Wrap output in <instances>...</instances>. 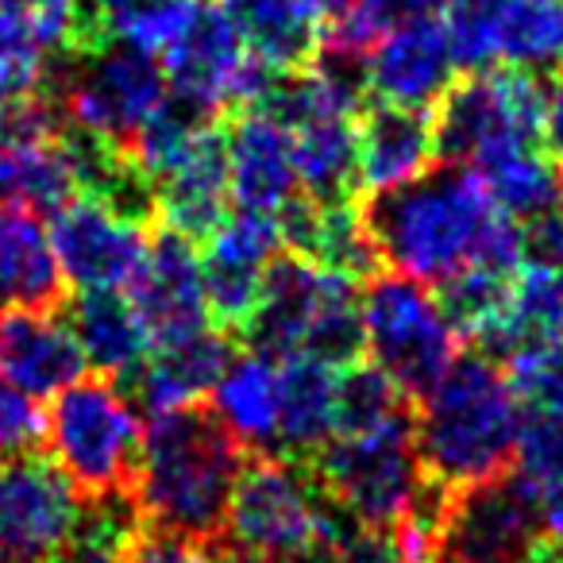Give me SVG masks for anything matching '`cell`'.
<instances>
[{
	"mask_svg": "<svg viewBox=\"0 0 563 563\" xmlns=\"http://www.w3.org/2000/svg\"><path fill=\"white\" fill-rule=\"evenodd\" d=\"M363 224L378 263L421 286H444L467 266L517 274L525 263L521 224L494 205L490 189L467 166L444 163L398 189L371 194Z\"/></svg>",
	"mask_w": 563,
	"mask_h": 563,
	"instance_id": "1",
	"label": "cell"
},
{
	"mask_svg": "<svg viewBox=\"0 0 563 563\" xmlns=\"http://www.w3.org/2000/svg\"><path fill=\"white\" fill-rule=\"evenodd\" d=\"M247 452L205 406L155 413L143 424L132 494L143 525L189 544H209L224 529Z\"/></svg>",
	"mask_w": 563,
	"mask_h": 563,
	"instance_id": "2",
	"label": "cell"
},
{
	"mask_svg": "<svg viewBox=\"0 0 563 563\" xmlns=\"http://www.w3.org/2000/svg\"><path fill=\"white\" fill-rule=\"evenodd\" d=\"M521 401L498 360L455 355L413 417L424 475L444 490L494 483L514 467Z\"/></svg>",
	"mask_w": 563,
	"mask_h": 563,
	"instance_id": "3",
	"label": "cell"
},
{
	"mask_svg": "<svg viewBox=\"0 0 563 563\" xmlns=\"http://www.w3.org/2000/svg\"><path fill=\"white\" fill-rule=\"evenodd\" d=\"M240 336H247L251 352L271 360L317 355L332 367H347L363 355L355 282L309 255H278Z\"/></svg>",
	"mask_w": 563,
	"mask_h": 563,
	"instance_id": "4",
	"label": "cell"
},
{
	"mask_svg": "<svg viewBox=\"0 0 563 563\" xmlns=\"http://www.w3.org/2000/svg\"><path fill=\"white\" fill-rule=\"evenodd\" d=\"M313 478L347 521L383 532L398 529L432 486L409 406L367 429L336 432L313 455Z\"/></svg>",
	"mask_w": 563,
	"mask_h": 563,
	"instance_id": "5",
	"label": "cell"
},
{
	"mask_svg": "<svg viewBox=\"0 0 563 563\" xmlns=\"http://www.w3.org/2000/svg\"><path fill=\"white\" fill-rule=\"evenodd\" d=\"M43 437L55 455V467L86 498L132 486L143 421L117 378L81 375L63 394H55Z\"/></svg>",
	"mask_w": 563,
	"mask_h": 563,
	"instance_id": "6",
	"label": "cell"
},
{
	"mask_svg": "<svg viewBox=\"0 0 563 563\" xmlns=\"http://www.w3.org/2000/svg\"><path fill=\"white\" fill-rule=\"evenodd\" d=\"M363 352L406 398H424L460 355L440 298L406 274H371L360 294Z\"/></svg>",
	"mask_w": 563,
	"mask_h": 563,
	"instance_id": "7",
	"label": "cell"
},
{
	"mask_svg": "<svg viewBox=\"0 0 563 563\" xmlns=\"http://www.w3.org/2000/svg\"><path fill=\"white\" fill-rule=\"evenodd\" d=\"M70 132L124 147L170 97L163 63L120 43H97L78 51L74 63L47 81Z\"/></svg>",
	"mask_w": 563,
	"mask_h": 563,
	"instance_id": "8",
	"label": "cell"
},
{
	"mask_svg": "<svg viewBox=\"0 0 563 563\" xmlns=\"http://www.w3.org/2000/svg\"><path fill=\"white\" fill-rule=\"evenodd\" d=\"M540 117H544V86L537 81V74H467L437 104V117H432L437 158L478 174L501 155L537 147Z\"/></svg>",
	"mask_w": 563,
	"mask_h": 563,
	"instance_id": "9",
	"label": "cell"
},
{
	"mask_svg": "<svg viewBox=\"0 0 563 563\" xmlns=\"http://www.w3.org/2000/svg\"><path fill=\"white\" fill-rule=\"evenodd\" d=\"M166 86L174 97L217 117L224 109H258L278 74L251 55L224 4L201 0L194 24L163 58Z\"/></svg>",
	"mask_w": 563,
	"mask_h": 563,
	"instance_id": "10",
	"label": "cell"
},
{
	"mask_svg": "<svg viewBox=\"0 0 563 563\" xmlns=\"http://www.w3.org/2000/svg\"><path fill=\"white\" fill-rule=\"evenodd\" d=\"M537 544V498L514 475L448 494L437 563H525Z\"/></svg>",
	"mask_w": 563,
	"mask_h": 563,
	"instance_id": "11",
	"label": "cell"
},
{
	"mask_svg": "<svg viewBox=\"0 0 563 563\" xmlns=\"http://www.w3.org/2000/svg\"><path fill=\"white\" fill-rule=\"evenodd\" d=\"M51 247L63 266V278L78 290H117L124 294L140 274L151 247L147 224L120 217L97 197L81 194L58 209L47 224Z\"/></svg>",
	"mask_w": 563,
	"mask_h": 563,
	"instance_id": "12",
	"label": "cell"
},
{
	"mask_svg": "<svg viewBox=\"0 0 563 563\" xmlns=\"http://www.w3.org/2000/svg\"><path fill=\"white\" fill-rule=\"evenodd\" d=\"M78 506L70 478L47 460H0V563H55Z\"/></svg>",
	"mask_w": 563,
	"mask_h": 563,
	"instance_id": "13",
	"label": "cell"
},
{
	"mask_svg": "<svg viewBox=\"0 0 563 563\" xmlns=\"http://www.w3.org/2000/svg\"><path fill=\"white\" fill-rule=\"evenodd\" d=\"M282 228L263 212H228L209 235L201 255L205 301L224 332H243L251 321L271 263L282 255Z\"/></svg>",
	"mask_w": 563,
	"mask_h": 563,
	"instance_id": "14",
	"label": "cell"
},
{
	"mask_svg": "<svg viewBox=\"0 0 563 563\" xmlns=\"http://www.w3.org/2000/svg\"><path fill=\"white\" fill-rule=\"evenodd\" d=\"M128 301L140 313L151 347L181 344V340L209 332L212 313L205 301L201 255H197L194 240L170 232V228L151 235L147 258L128 286Z\"/></svg>",
	"mask_w": 563,
	"mask_h": 563,
	"instance_id": "15",
	"label": "cell"
},
{
	"mask_svg": "<svg viewBox=\"0 0 563 563\" xmlns=\"http://www.w3.org/2000/svg\"><path fill=\"white\" fill-rule=\"evenodd\" d=\"M363 81L378 104L432 112L455 86V58L437 16L394 24L363 58Z\"/></svg>",
	"mask_w": 563,
	"mask_h": 563,
	"instance_id": "16",
	"label": "cell"
},
{
	"mask_svg": "<svg viewBox=\"0 0 563 563\" xmlns=\"http://www.w3.org/2000/svg\"><path fill=\"white\" fill-rule=\"evenodd\" d=\"M228 194L243 212L278 217L301 197L290 128L266 109H243L224 132Z\"/></svg>",
	"mask_w": 563,
	"mask_h": 563,
	"instance_id": "17",
	"label": "cell"
},
{
	"mask_svg": "<svg viewBox=\"0 0 563 563\" xmlns=\"http://www.w3.org/2000/svg\"><path fill=\"white\" fill-rule=\"evenodd\" d=\"M86 375V355L58 313L0 317V378L27 398H55Z\"/></svg>",
	"mask_w": 563,
	"mask_h": 563,
	"instance_id": "18",
	"label": "cell"
},
{
	"mask_svg": "<svg viewBox=\"0 0 563 563\" xmlns=\"http://www.w3.org/2000/svg\"><path fill=\"white\" fill-rule=\"evenodd\" d=\"M63 301L66 278L51 247L47 220L32 209L0 205V317L58 313Z\"/></svg>",
	"mask_w": 563,
	"mask_h": 563,
	"instance_id": "19",
	"label": "cell"
},
{
	"mask_svg": "<svg viewBox=\"0 0 563 563\" xmlns=\"http://www.w3.org/2000/svg\"><path fill=\"white\" fill-rule=\"evenodd\" d=\"M228 205H232V194H228L224 132L212 124L155 181V212L163 217V228L197 243L228 217Z\"/></svg>",
	"mask_w": 563,
	"mask_h": 563,
	"instance_id": "20",
	"label": "cell"
},
{
	"mask_svg": "<svg viewBox=\"0 0 563 563\" xmlns=\"http://www.w3.org/2000/svg\"><path fill=\"white\" fill-rule=\"evenodd\" d=\"M232 360V340L224 329H209L201 336H189L181 344L151 347V355L140 363L128 383V398L147 417L170 413V409L197 406L201 394L212 390L220 371Z\"/></svg>",
	"mask_w": 563,
	"mask_h": 563,
	"instance_id": "21",
	"label": "cell"
},
{
	"mask_svg": "<svg viewBox=\"0 0 563 563\" xmlns=\"http://www.w3.org/2000/svg\"><path fill=\"white\" fill-rule=\"evenodd\" d=\"M355 155H360V189L367 194H383L421 178L437 163L432 112L394 109V104L363 109Z\"/></svg>",
	"mask_w": 563,
	"mask_h": 563,
	"instance_id": "22",
	"label": "cell"
},
{
	"mask_svg": "<svg viewBox=\"0 0 563 563\" xmlns=\"http://www.w3.org/2000/svg\"><path fill=\"white\" fill-rule=\"evenodd\" d=\"M340 371L317 355L278 360V444L282 460H313L336 437Z\"/></svg>",
	"mask_w": 563,
	"mask_h": 563,
	"instance_id": "23",
	"label": "cell"
},
{
	"mask_svg": "<svg viewBox=\"0 0 563 563\" xmlns=\"http://www.w3.org/2000/svg\"><path fill=\"white\" fill-rule=\"evenodd\" d=\"M212 417L235 437L243 452L274 455L278 444V360L240 352L212 383Z\"/></svg>",
	"mask_w": 563,
	"mask_h": 563,
	"instance_id": "24",
	"label": "cell"
},
{
	"mask_svg": "<svg viewBox=\"0 0 563 563\" xmlns=\"http://www.w3.org/2000/svg\"><path fill=\"white\" fill-rule=\"evenodd\" d=\"M66 324H70L86 363L104 378L128 383L151 355V340L140 313L117 290H81L70 301Z\"/></svg>",
	"mask_w": 563,
	"mask_h": 563,
	"instance_id": "25",
	"label": "cell"
},
{
	"mask_svg": "<svg viewBox=\"0 0 563 563\" xmlns=\"http://www.w3.org/2000/svg\"><path fill=\"white\" fill-rule=\"evenodd\" d=\"M355 132H360V117H309L290 124L301 197H309L313 205L355 201L360 194Z\"/></svg>",
	"mask_w": 563,
	"mask_h": 563,
	"instance_id": "26",
	"label": "cell"
},
{
	"mask_svg": "<svg viewBox=\"0 0 563 563\" xmlns=\"http://www.w3.org/2000/svg\"><path fill=\"white\" fill-rule=\"evenodd\" d=\"M235 27L258 63L274 74L309 66L321 47V12L317 0H228Z\"/></svg>",
	"mask_w": 563,
	"mask_h": 563,
	"instance_id": "27",
	"label": "cell"
},
{
	"mask_svg": "<svg viewBox=\"0 0 563 563\" xmlns=\"http://www.w3.org/2000/svg\"><path fill=\"white\" fill-rule=\"evenodd\" d=\"M74 197H81V181L66 135L0 143V205L55 217Z\"/></svg>",
	"mask_w": 563,
	"mask_h": 563,
	"instance_id": "28",
	"label": "cell"
},
{
	"mask_svg": "<svg viewBox=\"0 0 563 563\" xmlns=\"http://www.w3.org/2000/svg\"><path fill=\"white\" fill-rule=\"evenodd\" d=\"M201 0H86V47L120 43L163 58L194 24Z\"/></svg>",
	"mask_w": 563,
	"mask_h": 563,
	"instance_id": "29",
	"label": "cell"
},
{
	"mask_svg": "<svg viewBox=\"0 0 563 563\" xmlns=\"http://www.w3.org/2000/svg\"><path fill=\"white\" fill-rule=\"evenodd\" d=\"M478 178L490 189L494 205L517 224H529V220L563 209V166L540 147L501 155L498 163L483 166Z\"/></svg>",
	"mask_w": 563,
	"mask_h": 563,
	"instance_id": "30",
	"label": "cell"
},
{
	"mask_svg": "<svg viewBox=\"0 0 563 563\" xmlns=\"http://www.w3.org/2000/svg\"><path fill=\"white\" fill-rule=\"evenodd\" d=\"M498 63L537 78L563 70V0H501Z\"/></svg>",
	"mask_w": 563,
	"mask_h": 563,
	"instance_id": "31",
	"label": "cell"
},
{
	"mask_svg": "<svg viewBox=\"0 0 563 563\" xmlns=\"http://www.w3.org/2000/svg\"><path fill=\"white\" fill-rule=\"evenodd\" d=\"M529 340H563V271L521 263L509 286V313L490 360H506Z\"/></svg>",
	"mask_w": 563,
	"mask_h": 563,
	"instance_id": "32",
	"label": "cell"
},
{
	"mask_svg": "<svg viewBox=\"0 0 563 563\" xmlns=\"http://www.w3.org/2000/svg\"><path fill=\"white\" fill-rule=\"evenodd\" d=\"M140 529L143 517L128 490L86 498L78 506V517H74L55 563H124Z\"/></svg>",
	"mask_w": 563,
	"mask_h": 563,
	"instance_id": "33",
	"label": "cell"
},
{
	"mask_svg": "<svg viewBox=\"0 0 563 563\" xmlns=\"http://www.w3.org/2000/svg\"><path fill=\"white\" fill-rule=\"evenodd\" d=\"M509 475L529 486L532 498L563 483V413L552 409H521Z\"/></svg>",
	"mask_w": 563,
	"mask_h": 563,
	"instance_id": "34",
	"label": "cell"
},
{
	"mask_svg": "<svg viewBox=\"0 0 563 563\" xmlns=\"http://www.w3.org/2000/svg\"><path fill=\"white\" fill-rule=\"evenodd\" d=\"M440 27L452 47L455 70L483 74L498 63V16L501 0H444Z\"/></svg>",
	"mask_w": 563,
	"mask_h": 563,
	"instance_id": "35",
	"label": "cell"
},
{
	"mask_svg": "<svg viewBox=\"0 0 563 563\" xmlns=\"http://www.w3.org/2000/svg\"><path fill=\"white\" fill-rule=\"evenodd\" d=\"M521 409L563 413V340H529L501 360Z\"/></svg>",
	"mask_w": 563,
	"mask_h": 563,
	"instance_id": "36",
	"label": "cell"
},
{
	"mask_svg": "<svg viewBox=\"0 0 563 563\" xmlns=\"http://www.w3.org/2000/svg\"><path fill=\"white\" fill-rule=\"evenodd\" d=\"M0 12L43 51L78 55L86 47V0H0Z\"/></svg>",
	"mask_w": 563,
	"mask_h": 563,
	"instance_id": "37",
	"label": "cell"
},
{
	"mask_svg": "<svg viewBox=\"0 0 563 563\" xmlns=\"http://www.w3.org/2000/svg\"><path fill=\"white\" fill-rule=\"evenodd\" d=\"M47 51L0 12V109L47 89Z\"/></svg>",
	"mask_w": 563,
	"mask_h": 563,
	"instance_id": "38",
	"label": "cell"
},
{
	"mask_svg": "<svg viewBox=\"0 0 563 563\" xmlns=\"http://www.w3.org/2000/svg\"><path fill=\"white\" fill-rule=\"evenodd\" d=\"M43 424H47V413L40 409V401L16 390L9 378H0V460L32 452L43 440Z\"/></svg>",
	"mask_w": 563,
	"mask_h": 563,
	"instance_id": "39",
	"label": "cell"
},
{
	"mask_svg": "<svg viewBox=\"0 0 563 563\" xmlns=\"http://www.w3.org/2000/svg\"><path fill=\"white\" fill-rule=\"evenodd\" d=\"M521 240H525V263L560 266L563 271V209L521 224Z\"/></svg>",
	"mask_w": 563,
	"mask_h": 563,
	"instance_id": "40",
	"label": "cell"
},
{
	"mask_svg": "<svg viewBox=\"0 0 563 563\" xmlns=\"http://www.w3.org/2000/svg\"><path fill=\"white\" fill-rule=\"evenodd\" d=\"M540 135L555 163L563 166V70H555V81L544 89V117H540Z\"/></svg>",
	"mask_w": 563,
	"mask_h": 563,
	"instance_id": "41",
	"label": "cell"
},
{
	"mask_svg": "<svg viewBox=\"0 0 563 563\" xmlns=\"http://www.w3.org/2000/svg\"><path fill=\"white\" fill-rule=\"evenodd\" d=\"M537 525H540V540L563 544V483L537 494Z\"/></svg>",
	"mask_w": 563,
	"mask_h": 563,
	"instance_id": "42",
	"label": "cell"
},
{
	"mask_svg": "<svg viewBox=\"0 0 563 563\" xmlns=\"http://www.w3.org/2000/svg\"><path fill=\"white\" fill-rule=\"evenodd\" d=\"M383 4V16L394 24H401V20H417V16H437L440 4L444 0H378Z\"/></svg>",
	"mask_w": 563,
	"mask_h": 563,
	"instance_id": "43",
	"label": "cell"
},
{
	"mask_svg": "<svg viewBox=\"0 0 563 563\" xmlns=\"http://www.w3.org/2000/svg\"><path fill=\"white\" fill-rule=\"evenodd\" d=\"M432 563H437V560H432Z\"/></svg>",
	"mask_w": 563,
	"mask_h": 563,
	"instance_id": "44",
	"label": "cell"
}]
</instances>
